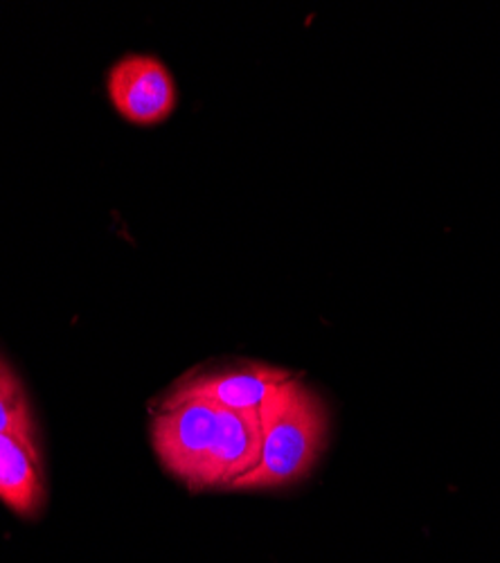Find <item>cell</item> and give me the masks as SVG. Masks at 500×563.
<instances>
[{"label": "cell", "mask_w": 500, "mask_h": 563, "mask_svg": "<svg viewBox=\"0 0 500 563\" xmlns=\"http://www.w3.org/2000/svg\"><path fill=\"white\" fill-rule=\"evenodd\" d=\"M149 431L165 472L197 494L231 489L262 453L259 417L225 410L199 397L169 395Z\"/></svg>", "instance_id": "obj_1"}, {"label": "cell", "mask_w": 500, "mask_h": 563, "mask_svg": "<svg viewBox=\"0 0 500 563\" xmlns=\"http://www.w3.org/2000/svg\"><path fill=\"white\" fill-rule=\"evenodd\" d=\"M262 453L233 492L278 489L302 481L327 442V408L318 393L291 377L259 412Z\"/></svg>", "instance_id": "obj_2"}, {"label": "cell", "mask_w": 500, "mask_h": 563, "mask_svg": "<svg viewBox=\"0 0 500 563\" xmlns=\"http://www.w3.org/2000/svg\"><path fill=\"white\" fill-rule=\"evenodd\" d=\"M107 90L115 111L131 124L165 122L178 102L167 66L149 55H126L107 75Z\"/></svg>", "instance_id": "obj_3"}, {"label": "cell", "mask_w": 500, "mask_h": 563, "mask_svg": "<svg viewBox=\"0 0 500 563\" xmlns=\"http://www.w3.org/2000/svg\"><path fill=\"white\" fill-rule=\"evenodd\" d=\"M293 377L287 369L268 365H242L216 372H201L180 382L171 395L199 397L219 408L257 415L276 397V393Z\"/></svg>", "instance_id": "obj_4"}, {"label": "cell", "mask_w": 500, "mask_h": 563, "mask_svg": "<svg viewBox=\"0 0 500 563\" xmlns=\"http://www.w3.org/2000/svg\"><path fill=\"white\" fill-rule=\"evenodd\" d=\"M0 500L25 519L45 503V472L36 433H0Z\"/></svg>", "instance_id": "obj_5"}, {"label": "cell", "mask_w": 500, "mask_h": 563, "mask_svg": "<svg viewBox=\"0 0 500 563\" xmlns=\"http://www.w3.org/2000/svg\"><path fill=\"white\" fill-rule=\"evenodd\" d=\"M0 433H36L30 397L19 374L0 356Z\"/></svg>", "instance_id": "obj_6"}]
</instances>
